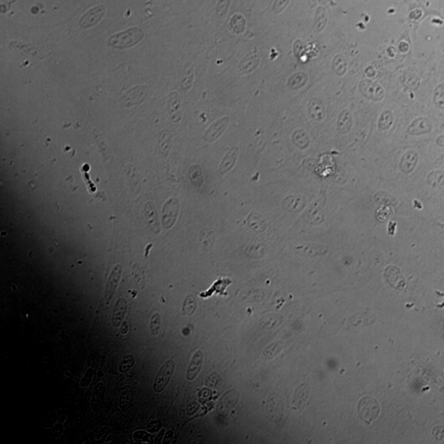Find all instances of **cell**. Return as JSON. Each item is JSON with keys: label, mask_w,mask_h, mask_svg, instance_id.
Returning a JSON list of instances; mask_svg holds the SVG:
<instances>
[{"label": "cell", "mask_w": 444, "mask_h": 444, "mask_svg": "<svg viewBox=\"0 0 444 444\" xmlns=\"http://www.w3.org/2000/svg\"><path fill=\"white\" fill-rule=\"evenodd\" d=\"M308 76L306 73H297L292 75L289 79L288 86L292 89H298L303 88V86L307 84Z\"/></svg>", "instance_id": "obj_11"}, {"label": "cell", "mask_w": 444, "mask_h": 444, "mask_svg": "<svg viewBox=\"0 0 444 444\" xmlns=\"http://www.w3.org/2000/svg\"><path fill=\"white\" fill-rule=\"evenodd\" d=\"M359 92L365 98L373 101H380L384 98V90L380 84L370 79L362 80L359 84Z\"/></svg>", "instance_id": "obj_2"}, {"label": "cell", "mask_w": 444, "mask_h": 444, "mask_svg": "<svg viewBox=\"0 0 444 444\" xmlns=\"http://www.w3.org/2000/svg\"><path fill=\"white\" fill-rule=\"evenodd\" d=\"M290 0H277L275 3V10L276 13H281L286 9L288 5Z\"/></svg>", "instance_id": "obj_16"}, {"label": "cell", "mask_w": 444, "mask_h": 444, "mask_svg": "<svg viewBox=\"0 0 444 444\" xmlns=\"http://www.w3.org/2000/svg\"><path fill=\"white\" fill-rule=\"evenodd\" d=\"M135 359L132 354H127L122 359L120 365V371L122 373H126L134 365Z\"/></svg>", "instance_id": "obj_14"}, {"label": "cell", "mask_w": 444, "mask_h": 444, "mask_svg": "<svg viewBox=\"0 0 444 444\" xmlns=\"http://www.w3.org/2000/svg\"><path fill=\"white\" fill-rule=\"evenodd\" d=\"M175 366V361L169 359L160 367L154 382V391L157 393L164 391L173 376Z\"/></svg>", "instance_id": "obj_1"}, {"label": "cell", "mask_w": 444, "mask_h": 444, "mask_svg": "<svg viewBox=\"0 0 444 444\" xmlns=\"http://www.w3.org/2000/svg\"><path fill=\"white\" fill-rule=\"evenodd\" d=\"M338 124V129L342 133H346L350 131L352 125V116L348 109H344L340 114Z\"/></svg>", "instance_id": "obj_8"}, {"label": "cell", "mask_w": 444, "mask_h": 444, "mask_svg": "<svg viewBox=\"0 0 444 444\" xmlns=\"http://www.w3.org/2000/svg\"><path fill=\"white\" fill-rule=\"evenodd\" d=\"M121 265H116V267H114L113 270H112V272H111L108 282H107L106 289H105V300H106L107 303L110 301L111 299L115 295V293H116L118 285L120 283V278H121Z\"/></svg>", "instance_id": "obj_3"}, {"label": "cell", "mask_w": 444, "mask_h": 444, "mask_svg": "<svg viewBox=\"0 0 444 444\" xmlns=\"http://www.w3.org/2000/svg\"><path fill=\"white\" fill-rule=\"evenodd\" d=\"M331 69L338 77H343L344 75L346 74L347 72V63L343 56L337 54L334 57L331 64Z\"/></svg>", "instance_id": "obj_10"}, {"label": "cell", "mask_w": 444, "mask_h": 444, "mask_svg": "<svg viewBox=\"0 0 444 444\" xmlns=\"http://www.w3.org/2000/svg\"><path fill=\"white\" fill-rule=\"evenodd\" d=\"M393 121V116L390 110H385L382 112L381 115L380 120H379V124L378 126L382 130L387 129L389 127L391 126Z\"/></svg>", "instance_id": "obj_13"}, {"label": "cell", "mask_w": 444, "mask_h": 444, "mask_svg": "<svg viewBox=\"0 0 444 444\" xmlns=\"http://www.w3.org/2000/svg\"><path fill=\"white\" fill-rule=\"evenodd\" d=\"M432 127L433 126L431 122L428 119L423 117L418 118L410 124L408 132L411 134H423L430 132L432 130Z\"/></svg>", "instance_id": "obj_6"}, {"label": "cell", "mask_w": 444, "mask_h": 444, "mask_svg": "<svg viewBox=\"0 0 444 444\" xmlns=\"http://www.w3.org/2000/svg\"><path fill=\"white\" fill-rule=\"evenodd\" d=\"M433 101L438 109H444V85L440 84L434 88Z\"/></svg>", "instance_id": "obj_12"}, {"label": "cell", "mask_w": 444, "mask_h": 444, "mask_svg": "<svg viewBox=\"0 0 444 444\" xmlns=\"http://www.w3.org/2000/svg\"><path fill=\"white\" fill-rule=\"evenodd\" d=\"M129 331V329H128V323H127L126 321H123V323H121V327H120V331H121L122 334L123 335H125Z\"/></svg>", "instance_id": "obj_17"}, {"label": "cell", "mask_w": 444, "mask_h": 444, "mask_svg": "<svg viewBox=\"0 0 444 444\" xmlns=\"http://www.w3.org/2000/svg\"><path fill=\"white\" fill-rule=\"evenodd\" d=\"M203 353L202 350H197L195 355L192 356L190 363L188 365L186 378L188 381H193L198 377L199 373L201 371L203 366Z\"/></svg>", "instance_id": "obj_4"}, {"label": "cell", "mask_w": 444, "mask_h": 444, "mask_svg": "<svg viewBox=\"0 0 444 444\" xmlns=\"http://www.w3.org/2000/svg\"><path fill=\"white\" fill-rule=\"evenodd\" d=\"M309 111L315 120H323L325 116V108L323 102L318 99H312L309 103Z\"/></svg>", "instance_id": "obj_7"}, {"label": "cell", "mask_w": 444, "mask_h": 444, "mask_svg": "<svg viewBox=\"0 0 444 444\" xmlns=\"http://www.w3.org/2000/svg\"><path fill=\"white\" fill-rule=\"evenodd\" d=\"M437 144L441 147H444V134L441 135L438 139H437Z\"/></svg>", "instance_id": "obj_18"}, {"label": "cell", "mask_w": 444, "mask_h": 444, "mask_svg": "<svg viewBox=\"0 0 444 444\" xmlns=\"http://www.w3.org/2000/svg\"><path fill=\"white\" fill-rule=\"evenodd\" d=\"M160 325H161V321H160V314H157V313L154 314L151 318V323H150V331L152 333V335H158Z\"/></svg>", "instance_id": "obj_15"}, {"label": "cell", "mask_w": 444, "mask_h": 444, "mask_svg": "<svg viewBox=\"0 0 444 444\" xmlns=\"http://www.w3.org/2000/svg\"><path fill=\"white\" fill-rule=\"evenodd\" d=\"M128 304L127 300L124 298H120L116 302V306L114 308L113 317L112 322L114 326L116 327H120L124 319V316L127 312Z\"/></svg>", "instance_id": "obj_5"}, {"label": "cell", "mask_w": 444, "mask_h": 444, "mask_svg": "<svg viewBox=\"0 0 444 444\" xmlns=\"http://www.w3.org/2000/svg\"><path fill=\"white\" fill-rule=\"evenodd\" d=\"M317 0H310V5L311 6L314 7V5H316Z\"/></svg>", "instance_id": "obj_19"}, {"label": "cell", "mask_w": 444, "mask_h": 444, "mask_svg": "<svg viewBox=\"0 0 444 444\" xmlns=\"http://www.w3.org/2000/svg\"><path fill=\"white\" fill-rule=\"evenodd\" d=\"M327 14L326 9L323 7H319L317 10L314 21V31L317 33L323 32L325 26L327 25Z\"/></svg>", "instance_id": "obj_9"}]
</instances>
